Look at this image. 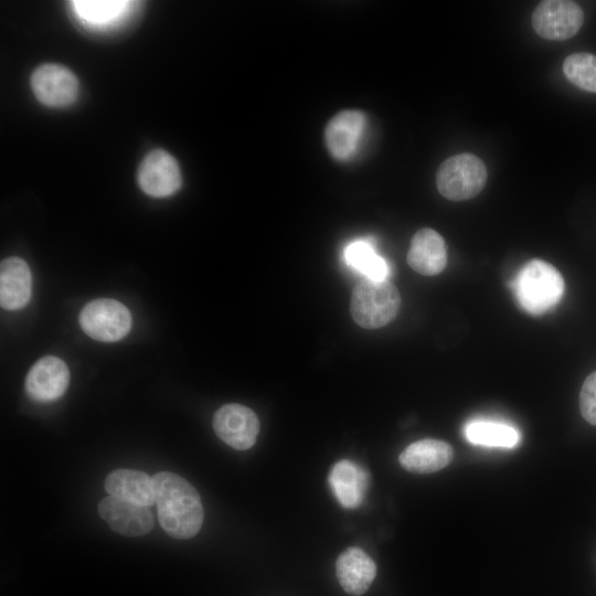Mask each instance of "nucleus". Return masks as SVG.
<instances>
[{"label": "nucleus", "instance_id": "nucleus-1", "mask_svg": "<svg viewBox=\"0 0 596 596\" xmlns=\"http://www.w3.org/2000/svg\"><path fill=\"white\" fill-rule=\"evenodd\" d=\"M158 519L174 539H191L201 529L204 511L196 489L181 476L161 471L153 477Z\"/></svg>", "mask_w": 596, "mask_h": 596}, {"label": "nucleus", "instance_id": "nucleus-2", "mask_svg": "<svg viewBox=\"0 0 596 596\" xmlns=\"http://www.w3.org/2000/svg\"><path fill=\"white\" fill-rule=\"evenodd\" d=\"M519 305L526 312L539 316L553 308L564 294V279L550 263L528 262L512 284Z\"/></svg>", "mask_w": 596, "mask_h": 596}, {"label": "nucleus", "instance_id": "nucleus-3", "mask_svg": "<svg viewBox=\"0 0 596 596\" xmlns=\"http://www.w3.org/2000/svg\"><path fill=\"white\" fill-rule=\"evenodd\" d=\"M400 306V292L391 281L365 278L352 291L350 311L356 324L376 329L392 321Z\"/></svg>", "mask_w": 596, "mask_h": 596}, {"label": "nucleus", "instance_id": "nucleus-4", "mask_svg": "<svg viewBox=\"0 0 596 596\" xmlns=\"http://www.w3.org/2000/svg\"><path fill=\"white\" fill-rule=\"evenodd\" d=\"M486 180V166L472 153H459L446 159L436 173L439 193L451 201L476 196L483 189Z\"/></svg>", "mask_w": 596, "mask_h": 596}, {"label": "nucleus", "instance_id": "nucleus-5", "mask_svg": "<svg viewBox=\"0 0 596 596\" xmlns=\"http://www.w3.org/2000/svg\"><path fill=\"white\" fill-rule=\"evenodd\" d=\"M78 321L82 330L91 338L115 342L129 332L131 315L128 308L118 300L99 298L84 306Z\"/></svg>", "mask_w": 596, "mask_h": 596}, {"label": "nucleus", "instance_id": "nucleus-6", "mask_svg": "<svg viewBox=\"0 0 596 596\" xmlns=\"http://www.w3.org/2000/svg\"><path fill=\"white\" fill-rule=\"evenodd\" d=\"M531 21L535 33L541 38L563 41L573 38L579 31L584 14L576 2L545 0L536 6Z\"/></svg>", "mask_w": 596, "mask_h": 596}, {"label": "nucleus", "instance_id": "nucleus-7", "mask_svg": "<svg viewBox=\"0 0 596 596\" xmlns=\"http://www.w3.org/2000/svg\"><path fill=\"white\" fill-rule=\"evenodd\" d=\"M213 429L225 444L236 450L249 449L259 433V421L247 406L236 403L221 406L213 416Z\"/></svg>", "mask_w": 596, "mask_h": 596}, {"label": "nucleus", "instance_id": "nucleus-8", "mask_svg": "<svg viewBox=\"0 0 596 596\" xmlns=\"http://www.w3.org/2000/svg\"><path fill=\"white\" fill-rule=\"evenodd\" d=\"M31 87L43 105L65 107L76 99L78 81L74 73L63 65L44 64L33 72Z\"/></svg>", "mask_w": 596, "mask_h": 596}, {"label": "nucleus", "instance_id": "nucleus-9", "mask_svg": "<svg viewBox=\"0 0 596 596\" xmlns=\"http://www.w3.org/2000/svg\"><path fill=\"white\" fill-rule=\"evenodd\" d=\"M138 183L150 196L164 198L175 193L182 183L177 160L162 149L150 151L139 166Z\"/></svg>", "mask_w": 596, "mask_h": 596}, {"label": "nucleus", "instance_id": "nucleus-10", "mask_svg": "<svg viewBox=\"0 0 596 596\" xmlns=\"http://www.w3.org/2000/svg\"><path fill=\"white\" fill-rule=\"evenodd\" d=\"M365 115L361 110L345 109L336 114L326 125L324 142L329 155L338 161H347L358 150Z\"/></svg>", "mask_w": 596, "mask_h": 596}, {"label": "nucleus", "instance_id": "nucleus-11", "mask_svg": "<svg viewBox=\"0 0 596 596\" xmlns=\"http://www.w3.org/2000/svg\"><path fill=\"white\" fill-rule=\"evenodd\" d=\"M70 371L61 359L47 355L36 361L26 374L24 386L28 395L38 402H52L67 390Z\"/></svg>", "mask_w": 596, "mask_h": 596}, {"label": "nucleus", "instance_id": "nucleus-12", "mask_svg": "<svg viewBox=\"0 0 596 596\" xmlns=\"http://www.w3.org/2000/svg\"><path fill=\"white\" fill-rule=\"evenodd\" d=\"M98 513L110 529L125 536H141L155 524L148 507L108 496L98 503Z\"/></svg>", "mask_w": 596, "mask_h": 596}, {"label": "nucleus", "instance_id": "nucleus-13", "mask_svg": "<svg viewBox=\"0 0 596 596\" xmlns=\"http://www.w3.org/2000/svg\"><path fill=\"white\" fill-rule=\"evenodd\" d=\"M407 264L415 272L434 276L444 270L447 264V248L443 236L433 228L418 230L407 253Z\"/></svg>", "mask_w": 596, "mask_h": 596}, {"label": "nucleus", "instance_id": "nucleus-14", "mask_svg": "<svg viewBox=\"0 0 596 596\" xmlns=\"http://www.w3.org/2000/svg\"><path fill=\"white\" fill-rule=\"evenodd\" d=\"M336 573L341 587L350 595L364 594L376 575L374 561L360 547H348L336 562Z\"/></svg>", "mask_w": 596, "mask_h": 596}, {"label": "nucleus", "instance_id": "nucleus-15", "mask_svg": "<svg viewBox=\"0 0 596 596\" xmlns=\"http://www.w3.org/2000/svg\"><path fill=\"white\" fill-rule=\"evenodd\" d=\"M454 457L451 446L438 439H421L408 445L398 457L401 466L414 473H432L446 467Z\"/></svg>", "mask_w": 596, "mask_h": 596}, {"label": "nucleus", "instance_id": "nucleus-16", "mask_svg": "<svg viewBox=\"0 0 596 596\" xmlns=\"http://www.w3.org/2000/svg\"><path fill=\"white\" fill-rule=\"evenodd\" d=\"M31 272L19 257H9L0 265V304L7 310L23 308L31 298Z\"/></svg>", "mask_w": 596, "mask_h": 596}, {"label": "nucleus", "instance_id": "nucleus-17", "mask_svg": "<svg viewBox=\"0 0 596 596\" xmlns=\"http://www.w3.org/2000/svg\"><path fill=\"white\" fill-rule=\"evenodd\" d=\"M329 483L339 503L345 509L358 508L368 490V472L355 462L342 459L333 465Z\"/></svg>", "mask_w": 596, "mask_h": 596}, {"label": "nucleus", "instance_id": "nucleus-18", "mask_svg": "<svg viewBox=\"0 0 596 596\" xmlns=\"http://www.w3.org/2000/svg\"><path fill=\"white\" fill-rule=\"evenodd\" d=\"M105 490L111 497L150 507L156 502L153 479L135 469H116L105 479Z\"/></svg>", "mask_w": 596, "mask_h": 596}, {"label": "nucleus", "instance_id": "nucleus-19", "mask_svg": "<svg viewBox=\"0 0 596 596\" xmlns=\"http://www.w3.org/2000/svg\"><path fill=\"white\" fill-rule=\"evenodd\" d=\"M343 258L351 268L368 279L386 280L390 274L389 264L368 240L360 238L349 243L343 249Z\"/></svg>", "mask_w": 596, "mask_h": 596}, {"label": "nucleus", "instance_id": "nucleus-20", "mask_svg": "<svg viewBox=\"0 0 596 596\" xmlns=\"http://www.w3.org/2000/svg\"><path fill=\"white\" fill-rule=\"evenodd\" d=\"M465 434L470 443L489 447L512 448L520 439L514 427L492 421L470 422L465 428Z\"/></svg>", "mask_w": 596, "mask_h": 596}, {"label": "nucleus", "instance_id": "nucleus-21", "mask_svg": "<svg viewBox=\"0 0 596 596\" xmlns=\"http://www.w3.org/2000/svg\"><path fill=\"white\" fill-rule=\"evenodd\" d=\"M566 78L575 86L596 93V56L589 53H574L563 63Z\"/></svg>", "mask_w": 596, "mask_h": 596}, {"label": "nucleus", "instance_id": "nucleus-22", "mask_svg": "<svg viewBox=\"0 0 596 596\" xmlns=\"http://www.w3.org/2000/svg\"><path fill=\"white\" fill-rule=\"evenodd\" d=\"M127 1H74L77 14L92 23H106L118 18L127 9Z\"/></svg>", "mask_w": 596, "mask_h": 596}, {"label": "nucleus", "instance_id": "nucleus-23", "mask_svg": "<svg viewBox=\"0 0 596 596\" xmlns=\"http://www.w3.org/2000/svg\"><path fill=\"white\" fill-rule=\"evenodd\" d=\"M582 416L596 426V371L589 374L583 383L579 394Z\"/></svg>", "mask_w": 596, "mask_h": 596}]
</instances>
